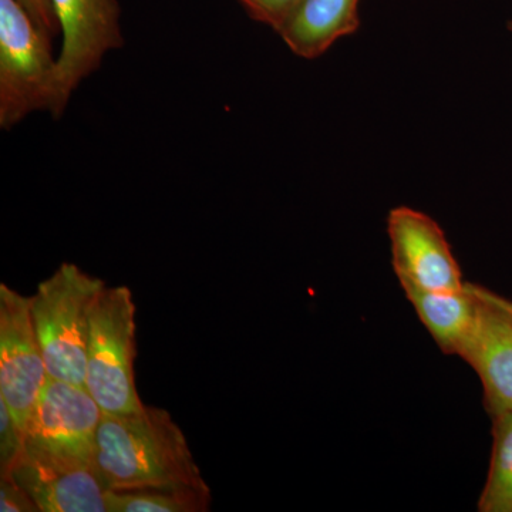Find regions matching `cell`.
<instances>
[{"label": "cell", "instance_id": "1", "mask_svg": "<svg viewBox=\"0 0 512 512\" xmlns=\"http://www.w3.org/2000/svg\"><path fill=\"white\" fill-rule=\"evenodd\" d=\"M94 467L110 491L210 490L183 430L160 407L104 414Z\"/></svg>", "mask_w": 512, "mask_h": 512}, {"label": "cell", "instance_id": "2", "mask_svg": "<svg viewBox=\"0 0 512 512\" xmlns=\"http://www.w3.org/2000/svg\"><path fill=\"white\" fill-rule=\"evenodd\" d=\"M104 288V281L79 266L62 264L30 296L33 326L52 379L84 387L90 312Z\"/></svg>", "mask_w": 512, "mask_h": 512}, {"label": "cell", "instance_id": "3", "mask_svg": "<svg viewBox=\"0 0 512 512\" xmlns=\"http://www.w3.org/2000/svg\"><path fill=\"white\" fill-rule=\"evenodd\" d=\"M39 110L59 117L52 37L37 28L18 0H0V127L10 130Z\"/></svg>", "mask_w": 512, "mask_h": 512}, {"label": "cell", "instance_id": "4", "mask_svg": "<svg viewBox=\"0 0 512 512\" xmlns=\"http://www.w3.org/2000/svg\"><path fill=\"white\" fill-rule=\"evenodd\" d=\"M136 305L127 286L104 288L90 312L86 387L104 414L136 413Z\"/></svg>", "mask_w": 512, "mask_h": 512}, {"label": "cell", "instance_id": "5", "mask_svg": "<svg viewBox=\"0 0 512 512\" xmlns=\"http://www.w3.org/2000/svg\"><path fill=\"white\" fill-rule=\"evenodd\" d=\"M103 416L86 387L49 377L26 424L25 447L94 466Z\"/></svg>", "mask_w": 512, "mask_h": 512}, {"label": "cell", "instance_id": "6", "mask_svg": "<svg viewBox=\"0 0 512 512\" xmlns=\"http://www.w3.org/2000/svg\"><path fill=\"white\" fill-rule=\"evenodd\" d=\"M49 379L37 340L30 296L0 285V399L25 434L30 414Z\"/></svg>", "mask_w": 512, "mask_h": 512}, {"label": "cell", "instance_id": "7", "mask_svg": "<svg viewBox=\"0 0 512 512\" xmlns=\"http://www.w3.org/2000/svg\"><path fill=\"white\" fill-rule=\"evenodd\" d=\"M60 33L62 50L57 57L59 117L86 77L99 69L110 50L123 46L121 9L117 0H50Z\"/></svg>", "mask_w": 512, "mask_h": 512}, {"label": "cell", "instance_id": "8", "mask_svg": "<svg viewBox=\"0 0 512 512\" xmlns=\"http://www.w3.org/2000/svg\"><path fill=\"white\" fill-rule=\"evenodd\" d=\"M394 274L403 289L456 292L466 286L443 229L424 212L394 208L387 218Z\"/></svg>", "mask_w": 512, "mask_h": 512}, {"label": "cell", "instance_id": "9", "mask_svg": "<svg viewBox=\"0 0 512 512\" xmlns=\"http://www.w3.org/2000/svg\"><path fill=\"white\" fill-rule=\"evenodd\" d=\"M35 501L40 512H109V488L96 467L23 447L5 476Z\"/></svg>", "mask_w": 512, "mask_h": 512}, {"label": "cell", "instance_id": "10", "mask_svg": "<svg viewBox=\"0 0 512 512\" xmlns=\"http://www.w3.org/2000/svg\"><path fill=\"white\" fill-rule=\"evenodd\" d=\"M476 320L461 359L476 370L491 417L512 412V299L470 284Z\"/></svg>", "mask_w": 512, "mask_h": 512}, {"label": "cell", "instance_id": "11", "mask_svg": "<svg viewBox=\"0 0 512 512\" xmlns=\"http://www.w3.org/2000/svg\"><path fill=\"white\" fill-rule=\"evenodd\" d=\"M360 0H303L276 32L303 59H316L360 26Z\"/></svg>", "mask_w": 512, "mask_h": 512}, {"label": "cell", "instance_id": "12", "mask_svg": "<svg viewBox=\"0 0 512 512\" xmlns=\"http://www.w3.org/2000/svg\"><path fill=\"white\" fill-rule=\"evenodd\" d=\"M403 291L439 348L447 355L461 357L476 320V302L470 282L456 292Z\"/></svg>", "mask_w": 512, "mask_h": 512}, {"label": "cell", "instance_id": "13", "mask_svg": "<svg viewBox=\"0 0 512 512\" xmlns=\"http://www.w3.org/2000/svg\"><path fill=\"white\" fill-rule=\"evenodd\" d=\"M493 454L483 493L481 512H512V412L495 414Z\"/></svg>", "mask_w": 512, "mask_h": 512}, {"label": "cell", "instance_id": "14", "mask_svg": "<svg viewBox=\"0 0 512 512\" xmlns=\"http://www.w3.org/2000/svg\"><path fill=\"white\" fill-rule=\"evenodd\" d=\"M211 490L110 491L109 512L210 511Z\"/></svg>", "mask_w": 512, "mask_h": 512}, {"label": "cell", "instance_id": "15", "mask_svg": "<svg viewBox=\"0 0 512 512\" xmlns=\"http://www.w3.org/2000/svg\"><path fill=\"white\" fill-rule=\"evenodd\" d=\"M25 447V439L18 424L13 419L8 404L0 399V476H5L9 468Z\"/></svg>", "mask_w": 512, "mask_h": 512}, {"label": "cell", "instance_id": "16", "mask_svg": "<svg viewBox=\"0 0 512 512\" xmlns=\"http://www.w3.org/2000/svg\"><path fill=\"white\" fill-rule=\"evenodd\" d=\"M258 22L278 30L303 0H239Z\"/></svg>", "mask_w": 512, "mask_h": 512}, {"label": "cell", "instance_id": "17", "mask_svg": "<svg viewBox=\"0 0 512 512\" xmlns=\"http://www.w3.org/2000/svg\"><path fill=\"white\" fill-rule=\"evenodd\" d=\"M0 511L39 512L35 501L12 478L0 477Z\"/></svg>", "mask_w": 512, "mask_h": 512}, {"label": "cell", "instance_id": "18", "mask_svg": "<svg viewBox=\"0 0 512 512\" xmlns=\"http://www.w3.org/2000/svg\"><path fill=\"white\" fill-rule=\"evenodd\" d=\"M18 2L28 12L37 28L43 30L52 39L59 35V22H57L55 10H53L50 0H18Z\"/></svg>", "mask_w": 512, "mask_h": 512}, {"label": "cell", "instance_id": "19", "mask_svg": "<svg viewBox=\"0 0 512 512\" xmlns=\"http://www.w3.org/2000/svg\"><path fill=\"white\" fill-rule=\"evenodd\" d=\"M508 29H510L512 32V22L508 23Z\"/></svg>", "mask_w": 512, "mask_h": 512}]
</instances>
